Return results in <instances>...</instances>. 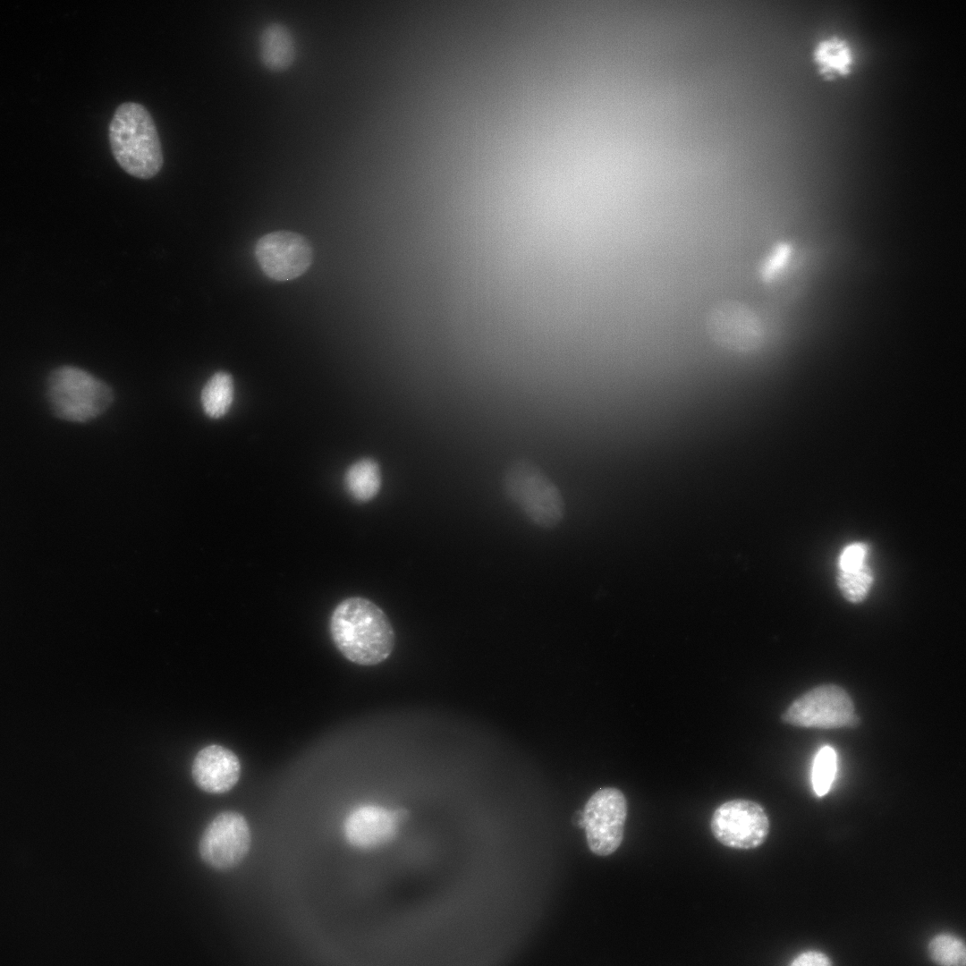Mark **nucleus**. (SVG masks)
<instances>
[{"label":"nucleus","instance_id":"nucleus-20","mask_svg":"<svg viewBox=\"0 0 966 966\" xmlns=\"http://www.w3.org/2000/svg\"><path fill=\"white\" fill-rule=\"evenodd\" d=\"M790 255L787 244H779L774 248L758 269V275L764 282L772 281L783 269Z\"/></svg>","mask_w":966,"mask_h":966},{"label":"nucleus","instance_id":"nucleus-21","mask_svg":"<svg viewBox=\"0 0 966 966\" xmlns=\"http://www.w3.org/2000/svg\"><path fill=\"white\" fill-rule=\"evenodd\" d=\"M868 548L862 543H852L843 548L839 556V568L841 572H852L860 569L866 564Z\"/></svg>","mask_w":966,"mask_h":966},{"label":"nucleus","instance_id":"nucleus-3","mask_svg":"<svg viewBox=\"0 0 966 966\" xmlns=\"http://www.w3.org/2000/svg\"><path fill=\"white\" fill-rule=\"evenodd\" d=\"M502 490L530 522L541 529H554L564 517L565 504L561 491L530 460L516 459L506 467Z\"/></svg>","mask_w":966,"mask_h":966},{"label":"nucleus","instance_id":"nucleus-10","mask_svg":"<svg viewBox=\"0 0 966 966\" xmlns=\"http://www.w3.org/2000/svg\"><path fill=\"white\" fill-rule=\"evenodd\" d=\"M255 254L264 274L275 281L300 276L312 261V249L306 238L288 231L262 236L256 244Z\"/></svg>","mask_w":966,"mask_h":966},{"label":"nucleus","instance_id":"nucleus-22","mask_svg":"<svg viewBox=\"0 0 966 966\" xmlns=\"http://www.w3.org/2000/svg\"><path fill=\"white\" fill-rule=\"evenodd\" d=\"M789 966H832L829 958L818 951H806L795 957Z\"/></svg>","mask_w":966,"mask_h":966},{"label":"nucleus","instance_id":"nucleus-19","mask_svg":"<svg viewBox=\"0 0 966 966\" xmlns=\"http://www.w3.org/2000/svg\"><path fill=\"white\" fill-rule=\"evenodd\" d=\"M872 582V572L867 564L856 571H840L837 576L839 589L843 596L852 603L861 602L866 597Z\"/></svg>","mask_w":966,"mask_h":966},{"label":"nucleus","instance_id":"nucleus-11","mask_svg":"<svg viewBox=\"0 0 966 966\" xmlns=\"http://www.w3.org/2000/svg\"><path fill=\"white\" fill-rule=\"evenodd\" d=\"M406 817L403 809H388L367 804L355 808L343 823L347 842L359 849H374L391 842L400 823Z\"/></svg>","mask_w":966,"mask_h":966},{"label":"nucleus","instance_id":"nucleus-4","mask_svg":"<svg viewBox=\"0 0 966 966\" xmlns=\"http://www.w3.org/2000/svg\"><path fill=\"white\" fill-rule=\"evenodd\" d=\"M46 397L55 416L72 422L95 419L114 399L106 383L74 366H60L48 374Z\"/></svg>","mask_w":966,"mask_h":966},{"label":"nucleus","instance_id":"nucleus-12","mask_svg":"<svg viewBox=\"0 0 966 966\" xmlns=\"http://www.w3.org/2000/svg\"><path fill=\"white\" fill-rule=\"evenodd\" d=\"M195 784L210 793H223L238 782L241 764L238 757L220 745H209L200 750L192 764Z\"/></svg>","mask_w":966,"mask_h":966},{"label":"nucleus","instance_id":"nucleus-8","mask_svg":"<svg viewBox=\"0 0 966 966\" xmlns=\"http://www.w3.org/2000/svg\"><path fill=\"white\" fill-rule=\"evenodd\" d=\"M705 327L715 343L736 353H751L764 341L759 318L749 306L737 301L715 304L706 316Z\"/></svg>","mask_w":966,"mask_h":966},{"label":"nucleus","instance_id":"nucleus-16","mask_svg":"<svg viewBox=\"0 0 966 966\" xmlns=\"http://www.w3.org/2000/svg\"><path fill=\"white\" fill-rule=\"evenodd\" d=\"M233 381L230 374L219 371L214 374L201 392V403L208 416L223 417L229 411L233 400Z\"/></svg>","mask_w":966,"mask_h":966},{"label":"nucleus","instance_id":"nucleus-15","mask_svg":"<svg viewBox=\"0 0 966 966\" xmlns=\"http://www.w3.org/2000/svg\"><path fill=\"white\" fill-rule=\"evenodd\" d=\"M344 485L355 500L365 502L372 499L381 486V473L377 463L370 459L354 462L345 472Z\"/></svg>","mask_w":966,"mask_h":966},{"label":"nucleus","instance_id":"nucleus-14","mask_svg":"<svg viewBox=\"0 0 966 966\" xmlns=\"http://www.w3.org/2000/svg\"><path fill=\"white\" fill-rule=\"evenodd\" d=\"M295 37L287 24L280 21L267 22L258 38V54L262 64L271 70L290 65L296 55Z\"/></svg>","mask_w":966,"mask_h":966},{"label":"nucleus","instance_id":"nucleus-5","mask_svg":"<svg viewBox=\"0 0 966 966\" xmlns=\"http://www.w3.org/2000/svg\"><path fill=\"white\" fill-rule=\"evenodd\" d=\"M788 724L818 729L855 727L859 718L849 694L840 686L813 688L795 699L782 715Z\"/></svg>","mask_w":966,"mask_h":966},{"label":"nucleus","instance_id":"nucleus-7","mask_svg":"<svg viewBox=\"0 0 966 966\" xmlns=\"http://www.w3.org/2000/svg\"><path fill=\"white\" fill-rule=\"evenodd\" d=\"M710 828L714 837L723 845L750 850L760 846L767 840L770 823L760 804L750 800L734 799L715 809Z\"/></svg>","mask_w":966,"mask_h":966},{"label":"nucleus","instance_id":"nucleus-9","mask_svg":"<svg viewBox=\"0 0 966 966\" xmlns=\"http://www.w3.org/2000/svg\"><path fill=\"white\" fill-rule=\"evenodd\" d=\"M250 843V830L245 818L235 811H224L203 832L199 854L211 868L227 870L245 858Z\"/></svg>","mask_w":966,"mask_h":966},{"label":"nucleus","instance_id":"nucleus-6","mask_svg":"<svg viewBox=\"0 0 966 966\" xmlns=\"http://www.w3.org/2000/svg\"><path fill=\"white\" fill-rule=\"evenodd\" d=\"M627 812V800L617 788H601L591 795L585 804L581 824L593 853L608 856L618 849L623 839Z\"/></svg>","mask_w":966,"mask_h":966},{"label":"nucleus","instance_id":"nucleus-2","mask_svg":"<svg viewBox=\"0 0 966 966\" xmlns=\"http://www.w3.org/2000/svg\"><path fill=\"white\" fill-rule=\"evenodd\" d=\"M109 143L119 165L129 174L148 179L163 166L164 156L156 123L136 102L117 106L109 124Z\"/></svg>","mask_w":966,"mask_h":966},{"label":"nucleus","instance_id":"nucleus-1","mask_svg":"<svg viewBox=\"0 0 966 966\" xmlns=\"http://www.w3.org/2000/svg\"><path fill=\"white\" fill-rule=\"evenodd\" d=\"M333 642L341 654L359 665H376L392 654L395 634L390 620L375 603L351 597L334 609L329 622Z\"/></svg>","mask_w":966,"mask_h":966},{"label":"nucleus","instance_id":"nucleus-13","mask_svg":"<svg viewBox=\"0 0 966 966\" xmlns=\"http://www.w3.org/2000/svg\"><path fill=\"white\" fill-rule=\"evenodd\" d=\"M812 60L818 73L826 80L849 75L855 64V55L850 42L840 36L821 38L812 51Z\"/></svg>","mask_w":966,"mask_h":966},{"label":"nucleus","instance_id":"nucleus-17","mask_svg":"<svg viewBox=\"0 0 966 966\" xmlns=\"http://www.w3.org/2000/svg\"><path fill=\"white\" fill-rule=\"evenodd\" d=\"M928 953L938 966H965L964 943L954 935L943 933L934 936L928 944Z\"/></svg>","mask_w":966,"mask_h":966},{"label":"nucleus","instance_id":"nucleus-18","mask_svg":"<svg viewBox=\"0 0 966 966\" xmlns=\"http://www.w3.org/2000/svg\"><path fill=\"white\" fill-rule=\"evenodd\" d=\"M836 753L830 746L822 747L817 753L812 769L815 793L822 797L831 789L836 772Z\"/></svg>","mask_w":966,"mask_h":966}]
</instances>
